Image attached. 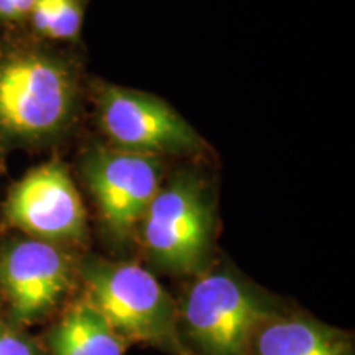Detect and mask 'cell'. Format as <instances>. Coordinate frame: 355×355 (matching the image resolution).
<instances>
[{
  "label": "cell",
  "instance_id": "cell-14",
  "mask_svg": "<svg viewBox=\"0 0 355 355\" xmlns=\"http://www.w3.org/2000/svg\"><path fill=\"white\" fill-rule=\"evenodd\" d=\"M0 308H2V303H0Z\"/></svg>",
  "mask_w": 355,
  "mask_h": 355
},
{
  "label": "cell",
  "instance_id": "cell-10",
  "mask_svg": "<svg viewBox=\"0 0 355 355\" xmlns=\"http://www.w3.org/2000/svg\"><path fill=\"white\" fill-rule=\"evenodd\" d=\"M254 355H350L337 332L303 319H268L252 340Z\"/></svg>",
  "mask_w": 355,
  "mask_h": 355
},
{
  "label": "cell",
  "instance_id": "cell-1",
  "mask_svg": "<svg viewBox=\"0 0 355 355\" xmlns=\"http://www.w3.org/2000/svg\"><path fill=\"white\" fill-rule=\"evenodd\" d=\"M79 76L69 58L28 33L0 40V146L55 144L69 130Z\"/></svg>",
  "mask_w": 355,
  "mask_h": 355
},
{
  "label": "cell",
  "instance_id": "cell-8",
  "mask_svg": "<svg viewBox=\"0 0 355 355\" xmlns=\"http://www.w3.org/2000/svg\"><path fill=\"white\" fill-rule=\"evenodd\" d=\"M81 171L109 229L125 239L141 224L146 209L162 188L158 157L119 148L89 150Z\"/></svg>",
  "mask_w": 355,
  "mask_h": 355
},
{
  "label": "cell",
  "instance_id": "cell-4",
  "mask_svg": "<svg viewBox=\"0 0 355 355\" xmlns=\"http://www.w3.org/2000/svg\"><path fill=\"white\" fill-rule=\"evenodd\" d=\"M272 319L259 295L227 272L199 278L183 306V321L204 355H250L252 340Z\"/></svg>",
  "mask_w": 355,
  "mask_h": 355
},
{
  "label": "cell",
  "instance_id": "cell-3",
  "mask_svg": "<svg viewBox=\"0 0 355 355\" xmlns=\"http://www.w3.org/2000/svg\"><path fill=\"white\" fill-rule=\"evenodd\" d=\"M214 216L202 181L191 173L158 189L141 219V241L158 266L171 273L202 268L211 252Z\"/></svg>",
  "mask_w": 355,
  "mask_h": 355
},
{
  "label": "cell",
  "instance_id": "cell-5",
  "mask_svg": "<svg viewBox=\"0 0 355 355\" xmlns=\"http://www.w3.org/2000/svg\"><path fill=\"white\" fill-rule=\"evenodd\" d=\"M73 283V263L63 247L15 237L0 245V303L17 327L40 322L58 308Z\"/></svg>",
  "mask_w": 355,
  "mask_h": 355
},
{
  "label": "cell",
  "instance_id": "cell-9",
  "mask_svg": "<svg viewBox=\"0 0 355 355\" xmlns=\"http://www.w3.org/2000/svg\"><path fill=\"white\" fill-rule=\"evenodd\" d=\"M46 340L50 355L125 354V340L86 298L66 311Z\"/></svg>",
  "mask_w": 355,
  "mask_h": 355
},
{
  "label": "cell",
  "instance_id": "cell-7",
  "mask_svg": "<svg viewBox=\"0 0 355 355\" xmlns=\"http://www.w3.org/2000/svg\"><path fill=\"white\" fill-rule=\"evenodd\" d=\"M3 220L25 237L63 247L86 235V211L68 168L42 163L17 181L2 207Z\"/></svg>",
  "mask_w": 355,
  "mask_h": 355
},
{
  "label": "cell",
  "instance_id": "cell-13",
  "mask_svg": "<svg viewBox=\"0 0 355 355\" xmlns=\"http://www.w3.org/2000/svg\"><path fill=\"white\" fill-rule=\"evenodd\" d=\"M35 0H0V26L8 30L25 28Z\"/></svg>",
  "mask_w": 355,
  "mask_h": 355
},
{
  "label": "cell",
  "instance_id": "cell-12",
  "mask_svg": "<svg viewBox=\"0 0 355 355\" xmlns=\"http://www.w3.org/2000/svg\"><path fill=\"white\" fill-rule=\"evenodd\" d=\"M0 355H43V352L20 327L0 318Z\"/></svg>",
  "mask_w": 355,
  "mask_h": 355
},
{
  "label": "cell",
  "instance_id": "cell-2",
  "mask_svg": "<svg viewBox=\"0 0 355 355\" xmlns=\"http://www.w3.org/2000/svg\"><path fill=\"white\" fill-rule=\"evenodd\" d=\"M79 275L86 285V300L123 340L186 354L178 334L176 306L152 273L133 263L89 260Z\"/></svg>",
  "mask_w": 355,
  "mask_h": 355
},
{
  "label": "cell",
  "instance_id": "cell-11",
  "mask_svg": "<svg viewBox=\"0 0 355 355\" xmlns=\"http://www.w3.org/2000/svg\"><path fill=\"white\" fill-rule=\"evenodd\" d=\"M86 0H35L25 30L44 43H71L81 35Z\"/></svg>",
  "mask_w": 355,
  "mask_h": 355
},
{
  "label": "cell",
  "instance_id": "cell-6",
  "mask_svg": "<svg viewBox=\"0 0 355 355\" xmlns=\"http://www.w3.org/2000/svg\"><path fill=\"white\" fill-rule=\"evenodd\" d=\"M96 101L101 127L114 148L150 157L201 148L193 125L157 96L105 84Z\"/></svg>",
  "mask_w": 355,
  "mask_h": 355
}]
</instances>
